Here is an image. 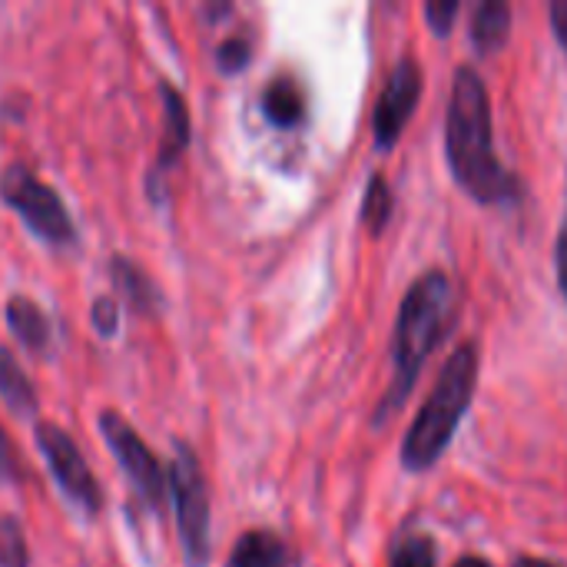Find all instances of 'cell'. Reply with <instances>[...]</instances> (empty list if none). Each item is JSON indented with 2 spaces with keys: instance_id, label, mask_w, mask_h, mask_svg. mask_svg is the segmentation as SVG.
Returning a JSON list of instances; mask_svg holds the SVG:
<instances>
[{
  "instance_id": "obj_10",
  "label": "cell",
  "mask_w": 567,
  "mask_h": 567,
  "mask_svg": "<svg viewBox=\"0 0 567 567\" xmlns=\"http://www.w3.org/2000/svg\"><path fill=\"white\" fill-rule=\"evenodd\" d=\"M226 567H299V558L276 532L252 528L233 545Z\"/></svg>"
},
{
  "instance_id": "obj_13",
  "label": "cell",
  "mask_w": 567,
  "mask_h": 567,
  "mask_svg": "<svg viewBox=\"0 0 567 567\" xmlns=\"http://www.w3.org/2000/svg\"><path fill=\"white\" fill-rule=\"evenodd\" d=\"M262 113L272 126L292 130L306 120V93L292 76H276L262 93Z\"/></svg>"
},
{
  "instance_id": "obj_16",
  "label": "cell",
  "mask_w": 567,
  "mask_h": 567,
  "mask_svg": "<svg viewBox=\"0 0 567 567\" xmlns=\"http://www.w3.org/2000/svg\"><path fill=\"white\" fill-rule=\"evenodd\" d=\"M389 216H392V189L385 183L382 173H375L365 186V199H362V223L372 236H379L385 226H389Z\"/></svg>"
},
{
  "instance_id": "obj_22",
  "label": "cell",
  "mask_w": 567,
  "mask_h": 567,
  "mask_svg": "<svg viewBox=\"0 0 567 567\" xmlns=\"http://www.w3.org/2000/svg\"><path fill=\"white\" fill-rule=\"evenodd\" d=\"M20 475V462H17V452H13V442L7 439V432L0 429V478L13 482Z\"/></svg>"
},
{
  "instance_id": "obj_19",
  "label": "cell",
  "mask_w": 567,
  "mask_h": 567,
  "mask_svg": "<svg viewBox=\"0 0 567 567\" xmlns=\"http://www.w3.org/2000/svg\"><path fill=\"white\" fill-rule=\"evenodd\" d=\"M213 60H216L219 73H239V70H246L249 60H252V43H249V37H239V33L226 37V40L213 50Z\"/></svg>"
},
{
  "instance_id": "obj_23",
  "label": "cell",
  "mask_w": 567,
  "mask_h": 567,
  "mask_svg": "<svg viewBox=\"0 0 567 567\" xmlns=\"http://www.w3.org/2000/svg\"><path fill=\"white\" fill-rule=\"evenodd\" d=\"M555 266H558V286H561V292H565V299H567V219H565V226H561V233H558Z\"/></svg>"
},
{
  "instance_id": "obj_24",
  "label": "cell",
  "mask_w": 567,
  "mask_h": 567,
  "mask_svg": "<svg viewBox=\"0 0 567 567\" xmlns=\"http://www.w3.org/2000/svg\"><path fill=\"white\" fill-rule=\"evenodd\" d=\"M548 13H551V27H555V37L561 40V47H565V53H567V0H551Z\"/></svg>"
},
{
  "instance_id": "obj_3",
  "label": "cell",
  "mask_w": 567,
  "mask_h": 567,
  "mask_svg": "<svg viewBox=\"0 0 567 567\" xmlns=\"http://www.w3.org/2000/svg\"><path fill=\"white\" fill-rule=\"evenodd\" d=\"M478 389V349L475 342L458 346L439 372V382L419 409L402 442V465L409 472H429L452 445L465 412Z\"/></svg>"
},
{
  "instance_id": "obj_14",
  "label": "cell",
  "mask_w": 567,
  "mask_h": 567,
  "mask_svg": "<svg viewBox=\"0 0 567 567\" xmlns=\"http://www.w3.org/2000/svg\"><path fill=\"white\" fill-rule=\"evenodd\" d=\"M0 399L20 419L37 412V389H33L30 375L23 372V365L17 362V355L7 346H0Z\"/></svg>"
},
{
  "instance_id": "obj_5",
  "label": "cell",
  "mask_w": 567,
  "mask_h": 567,
  "mask_svg": "<svg viewBox=\"0 0 567 567\" xmlns=\"http://www.w3.org/2000/svg\"><path fill=\"white\" fill-rule=\"evenodd\" d=\"M0 199L43 243H50V246H73L76 243V223H73L66 203L30 166H23V163L3 166V173H0Z\"/></svg>"
},
{
  "instance_id": "obj_18",
  "label": "cell",
  "mask_w": 567,
  "mask_h": 567,
  "mask_svg": "<svg viewBox=\"0 0 567 567\" xmlns=\"http://www.w3.org/2000/svg\"><path fill=\"white\" fill-rule=\"evenodd\" d=\"M389 567H439L435 542L429 535H409L395 545Z\"/></svg>"
},
{
  "instance_id": "obj_6",
  "label": "cell",
  "mask_w": 567,
  "mask_h": 567,
  "mask_svg": "<svg viewBox=\"0 0 567 567\" xmlns=\"http://www.w3.org/2000/svg\"><path fill=\"white\" fill-rule=\"evenodd\" d=\"M100 435L103 442L110 445L116 465L123 468L126 482L133 485L136 498L153 512V515H163L166 508V498H169V478L159 465V458L150 452V445L140 439V432L113 409H103L100 412Z\"/></svg>"
},
{
  "instance_id": "obj_17",
  "label": "cell",
  "mask_w": 567,
  "mask_h": 567,
  "mask_svg": "<svg viewBox=\"0 0 567 567\" xmlns=\"http://www.w3.org/2000/svg\"><path fill=\"white\" fill-rule=\"evenodd\" d=\"M0 567H30V545L13 515H0Z\"/></svg>"
},
{
  "instance_id": "obj_4",
  "label": "cell",
  "mask_w": 567,
  "mask_h": 567,
  "mask_svg": "<svg viewBox=\"0 0 567 567\" xmlns=\"http://www.w3.org/2000/svg\"><path fill=\"white\" fill-rule=\"evenodd\" d=\"M166 478H169V498L176 512V532H179L186 567H206L209 565V485L189 445L176 442Z\"/></svg>"
},
{
  "instance_id": "obj_15",
  "label": "cell",
  "mask_w": 567,
  "mask_h": 567,
  "mask_svg": "<svg viewBox=\"0 0 567 567\" xmlns=\"http://www.w3.org/2000/svg\"><path fill=\"white\" fill-rule=\"evenodd\" d=\"M512 33V7L502 0H485L475 7L472 17V43L482 53H495Z\"/></svg>"
},
{
  "instance_id": "obj_1",
  "label": "cell",
  "mask_w": 567,
  "mask_h": 567,
  "mask_svg": "<svg viewBox=\"0 0 567 567\" xmlns=\"http://www.w3.org/2000/svg\"><path fill=\"white\" fill-rule=\"evenodd\" d=\"M445 156L458 186L482 206L518 199V179L505 169L495 150L492 100L485 80L472 66H458L445 113Z\"/></svg>"
},
{
  "instance_id": "obj_11",
  "label": "cell",
  "mask_w": 567,
  "mask_h": 567,
  "mask_svg": "<svg viewBox=\"0 0 567 567\" xmlns=\"http://www.w3.org/2000/svg\"><path fill=\"white\" fill-rule=\"evenodd\" d=\"M3 319H7V329L10 336L33 355H47L50 349V339H53V326L47 319V312L27 299V296H10L7 306H3Z\"/></svg>"
},
{
  "instance_id": "obj_9",
  "label": "cell",
  "mask_w": 567,
  "mask_h": 567,
  "mask_svg": "<svg viewBox=\"0 0 567 567\" xmlns=\"http://www.w3.org/2000/svg\"><path fill=\"white\" fill-rule=\"evenodd\" d=\"M159 96H163V133H159V150H156V159H153V169H150V199L153 203H163V176L179 163V156L186 153L193 133H189V106L183 100V93L173 86V83H159Z\"/></svg>"
},
{
  "instance_id": "obj_2",
  "label": "cell",
  "mask_w": 567,
  "mask_h": 567,
  "mask_svg": "<svg viewBox=\"0 0 567 567\" xmlns=\"http://www.w3.org/2000/svg\"><path fill=\"white\" fill-rule=\"evenodd\" d=\"M455 316H458V292L442 269H429L409 286V292L399 306L395 336H392L395 375H392V385L379 405L375 422L395 415L405 405L409 392L419 382L422 365L429 362L435 346L449 336V329L455 326Z\"/></svg>"
},
{
  "instance_id": "obj_12",
  "label": "cell",
  "mask_w": 567,
  "mask_h": 567,
  "mask_svg": "<svg viewBox=\"0 0 567 567\" xmlns=\"http://www.w3.org/2000/svg\"><path fill=\"white\" fill-rule=\"evenodd\" d=\"M110 279H113V289L126 299V306L133 312L153 316L159 309V302H163L159 286L153 282V276L140 262H133L126 256H113L110 259Z\"/></svg>"
},
{
  "instance_id": "obj_8",
  "label": "cell",
  "mask_w": 567,
  "mask_h": 567,
  "mask_svg": "<svg viewBox=\"0 0 567 567\" xmlns=\"http://www.w3.org/2000/svg\"><path fill=\"white\" fill-rule=\"evenodd\" d=\"M422 100V66L415 56H402L389 80L385 90L379 96L375 116H372V133H375V146L379 150H392L399 143V136L405 133L415 106Z\"/></svg>"
},
{
  "instance_id": "obj_25",
  "label": "cell",
  "mask_w": 567,
  "mask_h": 567,
  "mask_svg": "<svg viewBox=\"0 0 567 567\" xmlns=\"http://www.w3.org/2000/svg\"><path fill=\"white\" fill-rule=\"evenodd\" d=\"M515 567H565V565H555V561H548V558H518Z\"/></svg>"
},
{
  "instance_id": "obj_20",
  "label": "cell",
  "mask_w": 567,
  "mask_h": 567,
  "mask_svg": "<svg viewBox=\"0 0 567 567\" xmlns=\"http://www.w3.org/2000/svg\"><path fill=\"white\" fill-rule=\"evenodd\" d=\"M90 319H93L96 336L113 339L116 329H120V306H116V299H113V296H100V299L93 302V309H90Z\"/></svg>"
},
{
  "instance_id": "obj_26",
  "label": "cell",
  "mask_w": 567,
  "mask_h": 567,
  "mask_svg": "<svg viewBox=\"0 0 567 567\" xmlns=\"http://www.w3.org/2000/svg\"><path fill=\"white\" fill-rule=\"evenodd\" d=\"M455 567H495V565H488L485 558H462Z\"/></svg>"
},
{
  "instance_id": "obj_21",
  "label": "cell",
  "mask_w": 567,
  "mask_h": 567,
  "mask_svg": "<svg viewBox=\"0 0 567 567\" xmlns=\"http://www.w3.org/2000/svg\"><path fill=\"white\" fill-rule=\"evenodd\" d=\"M462 3L458 0H429L425 3V17H429V27L439 33V37H449L455 17H458Z\"/></svg>"
},
{
  "instance_id": "obj_7",
  "label": "cell",
  "mask_w": 567,
  "mask_h": 567,
  "mask_svg": "<svg viewBox=\"0 0 567 567\" xmlns=\"http://www.w3.org/2000/svg\"><path fill=\"white\" fill-rule=\"evenodd\" d=\"M33 439H37V449H40V455H43L56 488L70 498V505H76L83 515H100L103 488L93 478V472H90L80 445L73 442V435L63 432L53 422H37Z\"/></svg>"
}]
</instances>
